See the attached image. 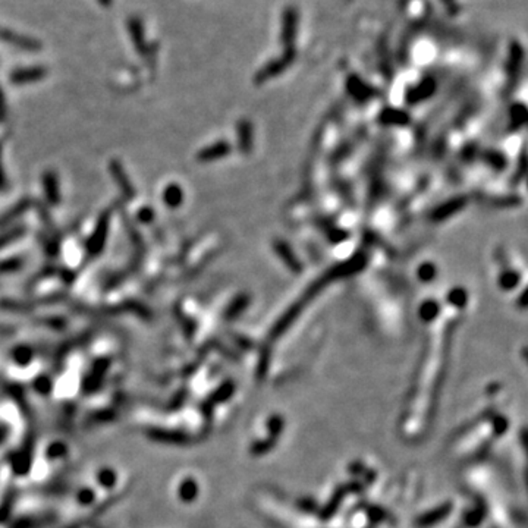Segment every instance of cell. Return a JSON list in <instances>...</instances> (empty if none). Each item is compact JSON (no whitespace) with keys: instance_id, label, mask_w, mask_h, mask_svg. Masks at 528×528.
<instances>
[{"instance_id":"cell-1","label":"cell","mask_w":528,"mask_h":528,"mask_svg":"<svg viewBox=\"0 0 528 528\" xmlns=\"http://www.w3.org/2000/svg\"><path fill=\"white\" fill-rule=\"evenodd\" d=\"M299 24L298 11L295 8H287L282 16V34L285 40H294Z\"/></svg>"},{"instance_id":"cell-2","label":"cell","mask_w":528,"mask_h":528,"mask_svg":"<svg viewBox=\"0 0 528 528\" xmlns=\"http://www.w3.org/2000/svg\"><path fill=\"white\" fill-rule=\"evenodd\" d=\"M44 75L43 69L42 68H31V69H25V71H18L12 75V80L16 83V84H24L27 81H34V80H39L42 78Z\"/></svg>"},{"instance_id":"cell-3","label":"cell","mask_w":528,"mask_h":528,"mask_svg":"<svg viewBox=\"0 0 528 528\" xmlns=\"http://www.w3.org/2000/svg\"><path fill=\"white\" fill-rule=\"evenodd\" d=\"M99 2H100L102 5H106V6H109V5H110V2H112V0H99Z\"/></svg>"}]
</instances>
